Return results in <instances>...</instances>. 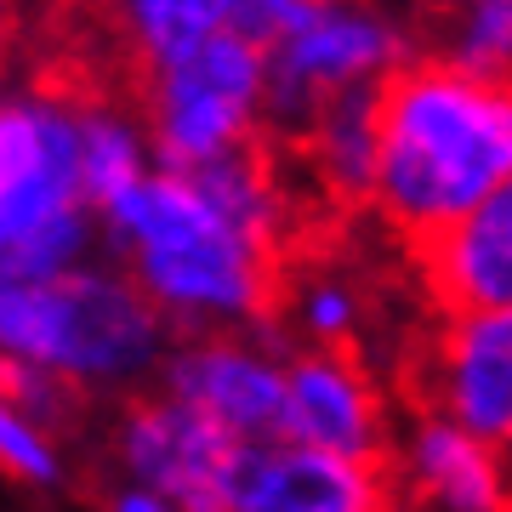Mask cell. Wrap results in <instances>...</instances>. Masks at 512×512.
I'll return each instance as SVG.
<instances>
[{
	"label": "cell",
	"mask_w": 512,
	"mask_h": 512,
	"mask_svg": "<svg viewBox=\"0 0 512 512\" xmlns=\"http://www.w3.org/2000/svg\"><path fill=\"white\" fill-rule=\"evenodd\" d=\"M285 188L262 148L211 165H154L114 205H103V251L126 268L165 325L251 330L279 296Z\"/></svg>",
	"instance_id": "1"
},
{
	"label": "cell",
	"mask_w": 512,
	"mask_h": 512,
	"mask_svg": "<svg viewBox=\"0 0 512 512\" xmlns=\"http://www.w3.org/2000/svg\"><path fill=\"white\" fill-rule=\"evenodd\" d=\"M376 217L410 245L467 217L512 177V74H478L450 57H410L382 92Z\"/></svg>",
	"instance_id": "2"
},
{
	"label": "cell",
	"mask_w": 512,
	"mask_h": 512,
	"mask_svg": "<svg viewBox=\"0 0 512 512\" xmlns=\"http://www.w3.org/2000/svg\"><path fill=\"white\" fill-rule=\"evenodd\" d=\"M177 330L109 251L63 274H0V365H40L80 399H131L160 382Z\"/></svg>",
	"instance_id": "3"
},
{
	"label": "cell",
	"mask_w": 512,
	"mask_h": 512,
	"mask_svg": "<svg viewBox=\"0 0 512 512\" xmlns=\"http://www.w3.org/2000/svg\"><path fill=\"white\" fill-rule=\"evenodd\" d=\"M103 256V211L80 177V97L0 86V274L46 279Z\"/></svg>",
	"instance_id": "4"
},
{
	"label": "cell",
	"mask_w": 512,
	"mask_h": 512,
	"mask_svg": "<svg viewBox=\"0 0 512 512\" xmlns=\"http://www.w3.org/2000/svg\"><path fill=\"white\" fill-rule=\"evenodd\" d=\"M143 120L160 165H211L268 131V52L239 29L194 40L143 69Z\"/></svg>",
	"instance_id": "5"
},
{
	"label": "cell",
	"mask_w": 512,
	"mask_h": 512,
	"mask_svg": "<svg viewBox=\"0 0 512 512\" xmlns=\"http://www.w3.org/2000/svg\"><path fill=\"white\" fill-rule=\"evenodd\" d=\"M410 57H416V40L387 6L319 0V12L268 52V131L302 143L336 97L382 92Z\"/></svg>",
	"instance_id": "6"
},
{
	"label": "cell",
	"mask_w": 512,
	"mask_h": 512,
	"mask_svg": "<svg viewBox=\"0 0 512 512\" xmlns=\"http://www.w3.org/2000/svg\"><path fill=\"white\" fill-rule=\"evenodd\" d=\"M109 450L120 478L154 484L188 512H228L239 461H245V444L228 427L200 416L194 404L171 399L165 387L131 393L126 410L114 416Z\"/></svg>",
	"instance_id": "7"
},
{
	"label": "cell",
	"mask_w": 512,
	"mask_h": 512,
	"mask_svg": "<svg viewBox=\"0 0 512 512\" xmlns=\"http://www.w3.org/2000/svg\"><path fill=\"white\" fill-rule=\"evenodd\" d=\"M285 359L268 336L251 330H188L171 336L160 382L171 399L194 404L200 416L228 427L239 444L279 439L285 421Z\"/></svg>",
	"instance_id": "8"
},
{
	"label": "cell",
	"mask_w": 512,
	"mask_h": 512,
	"mask_svg": "<svg viewBox=\"0 0 512 512\" xmlns=\"http://www.w3.org/2000/svg\"><path fill=\"white\" fill-rule=\"evenodd\" d=\"M393 490L410 512H512L501 444L427 404L393 433Z\"/></svg>",
	"instance_id": "9"
},
{
	"label": "cell",
	"mask_w": 512,
	"mask_h": 512,
	"mask_svg": "<svg viewBox=\"0 0 512 512\" xmlns=\"http://www.w3.org/2000/svg\"><path fill=\"white\" fill-rule=\"evenodd\" d=\"M393 416L382 387L348 348H302L285 359V421L279 439L336 450L359 461H387L393 450Z\"/></svg>",
	"instance_id": "10"
},
{
	"label": "cell",
	"mask_w": 512,
	"mask_h": 512,
	"mask_svg": "<svg viewBox=\"0 0 512 512\" xmlns=\"http://www.w3.org/2000/svg\"><path fill=\"white\" fill-rule=\"evenodd\" d=\"M427 410L478 427L484 439L512 433V308H450L444 330L416 370Z\"/></svg>",
	"instance_id": "11"
},
{
	"label": "cell",
	"mask_w": 512,
	"mask_h": 512,
	"mask_svg": "<svg viewBox=\"0 0 512 512\" xmlns=\"http://www.w3.org/2000/svg\"><path fill=\"white\" fill-rule=\"evenodd\" d=\"M228 512H393V478L382 461L262 439L245 444Z\"/></svg>",
	"instance_id": "12"
},
{
	"label": "cell",
	"mask_w": 512,
	"mask_h": 512,
	"mask_svg": "<svg viewBox=\"0 0 512 512\" xmlns=\"http://www.w3.org/2000/svg\"><path fill=\"white\" fill-rule=\"evenodd\" d=\"M427 296L450 308H512V177L456 217L450 228L410 245Z\"/></svg>",
	"instance_id": "13"
},
{
	"label": "cell",
	"mask_w": 512,
	"mask_h": 512,
	"mask_svg": "<svg viewBox=\"0 0 512 512\" xmlns=\"http://www.w3.org/2000/svg\"><path fill=\"white\" fill-rule=\"evenodd\" d=\"M313 183L336 205H370L376 165H382V126H376V92L336 97L302 137Z\"/></svg>",
	"instance_id": "14"
},
{
	"label": "cell",
	"mask_w": 512,
	"mask_h": 512,
	"mask_svg": "<svg viewBox=\"0 0 512 512\" xmlns=\"http://www.w3.org/2000/svg\"><path fill=\"white\" fill-rule=\"evenodd\" d=\"M160 165L154 137H148L143 109H126L114 97H80V177L92 205H114L131 183H143Z\"/></svg>",
	"instance_id": "15"
},
{
	"label": "cell",
	"mask_w": 512,
	"mask_h": 512,
	"mask_svg": "<svg viewBox=\"0 0 512 512\" xmlns=\"http://www.w3.org/2000/svg\"><path fill=\"white\" fill-rule=\"evenodd\" d=\"M97 6H103L109 29L120 35V46L143 69L228 29V12H234V0H97Z\"/></svg>",
	"instance_id": "16"
},
{
	"label": "cell",
	"mask_w": 512,
	"mask_h": 512,
	"mask_svg": "<svg viewBox=\"0 0 512 512\" xmlns=\"http://www.w3.org/2000/svg\"><path fill=\"white\" fill-rule=\"evenodd\" d=\"M0 478L35 495H52L69 484V456H63L57 427H46L35 410H23L6 382H0Z\"/></svg>",
	"instance_id": "17"
},
{
	"label": "cell",
	"mask_w": 512,
	"mask_h": 512,
	"mask_svg": "<svg viewBox=\"0 0 512 512\" xmlns=\"http://www.w3.org/2000/svg\"><path fill=\"white\" fill-rule=\"evenodd\" d=\"M439 57L478 74H512V0H450L439 18Z\"/></svg>",
	"instance_id": "18"
},
{
	"label": "cell",
	"mask_w": 512,
	"mask_h": 512,
	"mask_svg": "<svg viewBox=\"0 0 512 512\" xmlns=\"http://www.w3.org/2000/svg\"><path fill=\"white\" fill-rule=\"evenodd\" d=\"M365 325V296L342 274H313L291 291V330L313 348H348Z\"/></svg>",
	"instance_id": "19"
},
{
	"label": "cell",
	"mask_w": 512,
	"mask_h": 512,
	"mask_svg": "<svg viewBox=\"0 0 512 512\" xmlns=\"http://www.w3.org/2000/svg\"><path fill=\"white\" fill-rule=\"evenodd\" d=\"M313 12H319V0H234L228 29H239L245 40H256L262 52H274L279 40H291Z\"/></svg>",
	"instance_id": "20"
},
{
	"label": "cell",
	"mask_w": 512,
	"mask_h": 512,
	"mask_svg": "<svg viewBox=\"0 0 512 512\" xmlns=\"http://www.w3.org/2000/svg\"><path fill=\"white\" fill-rule=\"evenodd\" d=\"M103 512H188V507L171 501L165 490H154V484L120 478V484H109V495H103Z\"/></svg>",
	"instance_id": "21"
},
{
	"label": "cell",
	"mask_w": 512,
	"mask_h": 512,
	"mask_svg": "<svg viewBox=\"0 0 512 512\" xmlns=\"http://www.w3.org/2000/svg\"><path fill=\"white\" fill-rule=\"evenodd\" d=\"M18 23H23V0H0V57L12 52V40H18Z\"/></svg>",
	"instance_id": "22"
},
{
	"label": "cell",
	"mask_w": 512,
	"mask_h": 512,
	"mask_svg": "<svg viewBox=\"0 0 512 512\" xmlns=\"http://www.w3.org/2000/svg\"><path fill=\"white\" fill-rule=\"evenodd\" d=\"M501 456H507V478H512V433L501 439Z\"/></svg>",
	"instance_id": "23"
},
{
	"label": "cell",
	"mask_w": 512,
	"mask_h": 512,
	"mask_svg": "<svg viewBox=\"0 0 512 512\" xmlns=\"http://www.w3.org/2000/svg\"><path fill=\"white\" fill-rule=\"evenodd\" d=\"M404 512H410V507H404Z\"/></svg>",
	"instance_id": "24"
}]
</instances>
